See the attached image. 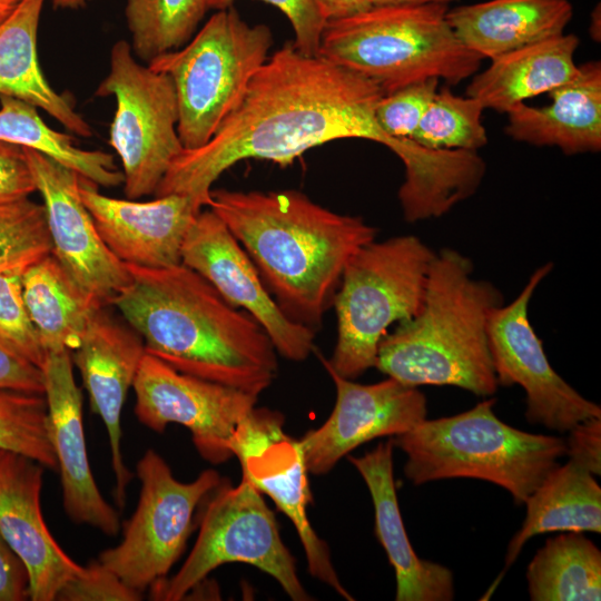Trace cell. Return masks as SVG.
Masks as SVG:
<instances>
[{
  "instance_id": "obj_1",
  "label": "cell",
  "mask_w": 601,
  "mask_h": 601,
  "mask_svg": "<svg viewBox=\"0 0 601 601\" xmlns=\"http://www.w3.org/2000/svg\"><path fill=\"white\" fill-rule=\"evenodd\" d=\"M381 88L321 56H306L287 42L250 80L239 105L197 149H184L156 188L155 197L183 194L208 206L213 184L244 159L287 166L325 142L359 138L386 146L415 170L428 149L388 136L377 124Z\"/></svg>"
},
{
  "instance_id": "obj_2",
  "label": "cell",
  "mask_w": 601,
  "mask_h": 601,
  "mask_svg": "<svg viewBox=\"0 0 601 601\" xmlns=\"http://www.w3.org/2000/svg\"><path fill=\"white\" fill-rule=\"evenodd\" d=\"M131 280L114 304L147 353L175 370L259 395L274 381L276 349L263 327L184 264L128 265Z\"/></svg>"
},
{
  "instance_id": "obj_3",
  "label": "cell",
  "mask_w": 601,
  "mask_h": 601,
  "mask_svg": "<svg viewBox=\"0 0 601 601\" xmlns=\"http://www.w3.org/2000/svg\"><path fill=\"white\" fill-rule=\"evenodd\" d=\"M256 266L282 311L313 329L333 305L344 267L377 229L297 190H210L208 206Z\"/></svg>"
},
{
  "instance_id": "obj_4",
  "label": "cell",
  "mask_w": 601,
  "mask_h": 601,
  "mask_svg": "<svg viewBox=\"0 0 601 601\" xmlns=\"http://www.w3.org/2000/svg\"><path fill=\"white\" fill-rule=\"evenodd\" d=\"M472 273V262L457 250L435 254L423 305L383 337L378 371L414 387L451 385L479 396L496 392L486 324L490 312L503 305V296Z\"/></svg>"
},
{
  "instance_id": "obj_5",
  "label": "cell",
  "mask_w": 601,
  "mask_h": 601,
  "mask_svg": "<svg viewBox=\"0 0 601 601\" xmlns=\"http://www.w3.org/2000/svg\"><path fill=\"white\" fill-rule=\"evenodd\" d=\"M494 404L495 398H490L456 415L425 418L392 437L406 455L405 476L415 485L456 477L483 480L524 504L566 454L565 440L515 428L495 415Z\"/></svg>"
},
{
  "instance_id": "obj_6",
  "label": "cell",
  "mask_w": 601,
  "mask_h": 601,
  "mask_svg": "<svg viewBox=\"0 0 601 601\" xmlns=\"http://www.w3.org/2000/svg\"><path fill=\"white\" fill-rule=\"evenodd\" d=\"M447 4L372 7L327 20L318 56L377 85L384 95L431 78L457 85L482 58L451 28Z\"/></svg>"
},
{
  "instance_id": "obj_7",
  "label": "cell",
  "mask_w": 601,
  "mask_h": 601,
  "mask_svg": "<svg viewBox=\"0 0 601 601\" xmlns=\"http://www.w3.org/2000/svg\"><path fill=\"white\" fill-rule=\"evenodd\" d=\"M434 256L413 235L374 239L352 255L333 299L337 338L325 358L337 374L354 380L375 367L388 327L420 312Z\"/></svg>"
},
{
  "instance_id": "obj_8",
  "label": "cell",
  "mask_w": 601,
  "mask_h": 601,
  "mask_svg": "<svg viewBox=\"0 0 601 601\" xmlns=\"http://www.w3.org/2000/svg\"><path fill=\"white\" fill-rule=\"evenodd\" d=\"M272 45L266 24L250 26L230 6L217 10L183 47L147 63L173 81L184 149L210 140L242 101Z\"/></svg>"
},
{
  "instance_id": "obj_9",
  "label": "cell",
  "mask_w": 601,
  "mask_h": 601,
  "mask_svg": "<svg viewBox=\"0 0 601 601\" xmlns=\"http://www.w3.org/2000/svg\"><path fill=\"white\" fill-rule=\"evenodd\" d=\"M204 501L194 548L171 579L150 587L152 599L183 600L219 565L243 562L274 578L292 600H311L274 512L246 477L236 486L223 479Z\"/></svg>"
},
{
  "instance_id": "obj_10",
  "label": "cell",
  "mask_w": 601,
  "mask_h": 601,
  "mask_svg": "<svg viewBox=\"0 0 601 601\" xmlns=\"http://www.w3.org/2000/svg\"><path fill=\"white\" fill-rule=\"evenodd\" d=\"M96 96L116 99L109 144L121 160L126 197L154 195L184 150L177 132L178 106L171 79L140 63L131 46L118 40L111 47L109 71Z\"/></svg>"
},
{
  "instance_id": "obj_11",
  "label": "cell",
  "mask_w": 601,
  "mask_h": 601,
  "mask_svg": "<svg viewBox=\"0 0 601 601\" xmlns=\"http://www.w3.org/2000/svg\"><path fill=\"white\" fill-rule=\"evenodd\" d=\"M136 473L141 484L137 508L124 524L120 543L98 560L142 593L166 579L184 552L196 509L223 477L208 469L191 482H180L151 449L137 462Z\"/></svg>"
},
{
  "instance_id": "obj_12",
  "label": "cell",
  "mask_w": 601,
  "mask_h": 601,
  "mask_svg": "<svg viewBox=\"0 0 601 601\" xmlns=\"http://www.w3.org/2000/svg\"><path fill=\"white\" fill-rule=\"evenodd\" d=\"M229 449L240 463L243 477L270 497L295 526L308 572L344 599L353 601L339 581L327 543L308 520L309 472L300 441L284 431L283 414L254 407L238 424Z\"/></svg>"
},
{
  "instance_id": "obj_13",
  "label": "cell",
  "mask_w": 601,
  "mask_h": 601,
  "mask_svg": "<svg viewBox=\"0 0 601 601\" xmlns=\"http://www.w3.org/2000/svg\"><path fill=\"white\" fill-rule=\"evenodd\" d=\"M552 267V263L539 267L512 303L490 312L486 334L497 384L523 388L528 422L568 432L587 418L601 416V408L553 370L529 321L530 299Z\"/></svg>"
},
{
  "instance_id": "obj_14",
  "label": "cell",
  "mask_w": 601,
  "mask_h": 601,
  "mask_svg": "<svg viewBox=\"0 0 601 601\" xmlns=\"http://www.w3.org/2000/svg\"><path fill=\"white\" fill-rule=\"evenodd\" d=\"M132 388L135 414L141 424L158 433L170 423L185 426L200 456L213 464L233 456L230 440L258 397L179 372L147 352Z\"/></svg>"
},
{
  "instance_id": "obj_15",
  "label": "cell",
  "mask_w": 601,
  "mask_h": 601,
  "mask_svg": "<svg viewBox=\"0 0 601 601\" xmlns=\"http://www.w3.org/2000/svg\"><path fill=\"white\" fill-rule=\"evenodd\" d=\"M181 264L204 277L231 306L247 312L285 358L300 362L314 352L315 329L282 311L250 257L210 208L201 209L189 226Z\"/></svg>"
},
{
  "instance_id": "obj_16",
  "label": "cell",
  "mask_w": 601,
  "mask_h": 601,
  "mask_svg": "<svg viewBox=\"0 0 601 601\" xmlns=\"http://www.w3.org/2000/svg\"><path fill=\"white\" fill-rule=\"evenodd\" d=\"M314 351L335 385L336 400L327 420L299 440L309 473L326 474L359 445L403 434L426 418V397L417 387L392 377L374 384L353 382Z\"/></svg>"
},
{
  "instance_id": "obj_17",
  "label": "cell",
  "mask_w": 601,
  "mask_h": 601,
  "mask_svg": "<svg viewBox=\"0 0 601 601\" xmlns=\"http://www.w3.org/2000/svg\"><path fill=\"white\" fill-rule=\"evenodd\" d=\"M24 150L43 200L51 253L85 292L104 306L110 304L131 275L100 237L79 194L80 175L41 152Z\"/></svg>"
},
{
  "instance_id": "obj_18",
  "label": "cell",
  "mask_w": 601,
  "mask_h": 601,
  "mask_svg": "<svg viewBox=\"0 0 601 601\" xmlns=\"http://www.w3.org/2000/svg\"><path fill=\"white\" fill-rule=\"evenodd\" d=\"M43 469L29 456L0 449V533L27 566L32 601L56 600L83 568L59 545L43 519Z\"/></svg>"
},
{
  "instance_id": "obj_19",
  "label": "cell",
  "mask_w": 601,
  "mask_h": 601,
  "mask_svg": "<svg viewBox=\"0 0 601 601\" xmlns=\"http://www.w3.org/2000/svg\"><path fill=\"white\" fill-rule=\"evenodd\" d=\"M80 197L100 237L121 262L160 268L181 264L185 235L203 207L190 196L170 194L149 201L102 195L80 176Z\"/></svg>"
},
{
  "instance_id": "obj_20",
  "label": "cell",
  "mask_w": 601,
  "mask_h": 601,
  "mask_svg": "<svg viewBox=\"0 0 601 601\" xmlns=\"http://www.w3.org/2000/svg\"><path fill=\"white\" fill-rule=\"evenodd\" d=\"M41 370L65 512L77 524L116 536L119 514L100 493L89 465L82 396L73 377L70 351L48 353Z\"/></svg>"
},
{
  "instance_id": "obj_21",
  "label": "cell",
  "mask_w": 601,
  "mask_h": 601,
  "mask_svg": "<svg viewBox=\"0 0 601 601\" xmlns=\"http://www.w3.org/2000/svg\"><path fill=\"white\" fill-rule=\"evenodd\" d=\"M72 352L71 359L80 372L90 407L101 417L108 433L116 477L115 500L122 509L132 473L125 465L121 452V412L146 353L145 344L129 324L111 317L101 306L89 317Z\"/></svg>"
},
{
  "instance_id": "obj_22",
  "label": "cell",
  "mask_w": 601,
  "mask_h": 601,
  "mask_svg": "<svg viewBox=\"0 0 601 601\" xmlns=\"http://www.w3.org/2000/svg\"><path fill=\"white\" fill-rule=\"evenodd\" d=\"M393 449V439L390 437L363 456L347 457L371 493L375 535L395 571V600L451 601L454 599L452 571L440 563L421 559L408 540L396 495Z\"/></svg>"
},
{
  "instance_id": "obj_23",
  "label": "cell",
  "mask_w": 601,
  "mask_h": 601,
  "mask_svg": "<svg viewBox=\"0 0 601 601\" xmlns=\"http://www.w3.org/2000/svg\"><path fill=\"white\" fill-rule=\"evenodd\" d=\"M551 104L531 107L524 102L508 114L505 132L518 141L556 146L566 155L601 149V65L578 66L575 77L549 92Z\"/></svg>"
},
{
  "instance_id": "obj_24",
  "label": "cell",
  "mask_w": 601,
  "mask_h": 601,
  "mask_svg": "<svg viewBox=\"0 0 601 601\" xmlns=\"http://www.w3.org/2000/svg\"><path fill=\"white\" fill-rule=\"evenodd\" d=\"M572 16L568 0H489L446 13L459 40L482 59L560 36Z\"/></svg>"
},
{
  "instance_id": "obj_25",
  "label": "cell",
  "mask_w": 601,
  "mask_h": 601,
  "mask_svg": "<svg viewBox=\"0 0 601 601\" xmlns=\"http://www.w3.org/2000/svg\"><path fill=\"white\" fill-rule=\"evenodd\" d=\"M579 43L575 35L562 33L491 59L489 68L472 79L466 96L484 108L508 112L525 99L549 93L575 77Z\"/></svg>"
},
{
  "instance_id": "obj_26",
  "label": "cell",
  "mask_w": 601,
  "mask_h": 601,
  "mask_svg": "<svg viewBox=\"0 0 601 601\" xmlns=\"http://www.w3.org/2000/svg\"><path fill=\"white\" fill-rule=\"evenodd\" d=\"M46 0H21L0 23V96H9L42 109L66 129L92 135L89 124L70 100L46 79L37 52L38 29Z\"/></svg>"
},
{
  "instance_id": "obj_27",
  "label": "cell",
  "mask_w": 601,
  "mask_h": 601,
  "mask_svg": "<svg viewBox=\"0 0 601 601\" xmlns=\"http://www.w3.org/2000/svg\"><path fill=\"white\" fill-rule=\"evenodd\" d=\"M524 504L525 518L508 545L505 569L532 536L601 532V487L591 472L572 460L553 469Z\"/></svg>"
},
{
  "instance_id": "obj_28",
  "label": "cell",
  "mask_w": 601,
  "mask_h": 601,
  "mask_svg": "<svg viewBox=\"0 0 601 601\" xmlns=\"http://www.w3.org/2000/svg\"><path fill=\"white\" fill-rule=\"evenodd\" d=\"M22 294L47 354L76 349L89 317L104 306L72 279L52 253L26 267Z\"/></svg>"
},
{
  "instance_id": "obj_29",
  "label": "cell",
  "mask_w": 601,
  "mask_h": 601,
  "mask_svg": "<svg viewBox=\"0 0 601 601\" xmlns=\"http://www.w3.org/2000/svg\"><path fill=\"white\" fill-rule=\"evenodd\" d=\"M532 601H599L601 552L582 532L549 538L526 569Z\"/></svg>"
},
{
  "instance_id": "obj_30",
  "label": "cell",
  "mask_w": 601,
  "mask_h": 601,
  "mask_svg": "<svg viewBox=\"0 0 601 601\" xmlns=\"http://www.w3.org/2000/svg\"><path fill=\"white\" fill-rule=\"evenodd\" d=\"M0 140L41 152L97 185L124 184L109 152L75 146L71 136L50 128L37 107L20 99L0 96Z\"/></svg>"
},
{
  "instance_id": "obj_31",
  "label": "cell",
  "mask_w": 601,
  "mask_h": 601,
  "mask_svg": "<svg viewBox=\"0 0 601 601\" xmlns=\"http://www.w3.org/2000/svg\"><path fill=\"white\" fill-rule=\"evenodd\" d=\"M209 0H126L125 18L136 58L149 63L196 33Z\"/></svg>"
},
{
  "instance_id": "obj_32",
  "label": "cell",
  "mask_w": 601,
  "mask_h": 601,
  "mask_svg": "<svg viewBox=\"0 0 601 601\" xmlns=\"http://www.w3.org/2000/svg\"><path fill=\"white\" fill-rule=\"evenodd\" d=\"M484 109L477 99L456 96L443 87L422 117L413 140L430 149L476 151L487 142L482 124Z\"/></svg>"
},
{
  "instance_id": "obj_33",
  "label": "cell",
  "mask_w": 601,
  "mask_h": 601,
  "mask_svg": "<svg viewBox=\"0 0 601 601\" xmlns=\"http://www.w3.org/2000/svg\"><path fill=\"white\" fill-rule=\"evenodd\" d=\"M0 449L21 453L47 469L58 470L45 394L0 390Z\"/></svg>"
},
{
  "instance_id": "obj_34",
  "label": "cell",
  "mask_w": 601,
  "mask_h": 601,
  "mask_svg": "<svg viewBox=\"0 0 601 601\" xmlns=\"http://www.w3.org/2000/svg\"><path fill=\"white\" fill-rule=\"evenodd\" d=\"M51 252L42 204L29 197L0 203V273L27 267Z\"/></svg>"
},
{
  "instance_id": "obj_35",
  "label": "cell",
  "mask_w": 601,
  "mask_h": 601,
  "mask_svg": "<svg viewBox=\"0 0 601 601\" xmlns=\"http://www.w3.org/2000/svg\"><path fill=\"white\" fill-rule=\"evenodd\" d=\"M24 269L19 267L0 273V346L42 368L47 353L24 304Z\"/></svg>"
},
{
  "instance_id": "obj_36",
  "label": "cell",
  "mask_w": 601,
  "mask_h": 601,
  "mask_svg": "<svg viewBox=\"0 0 601 601\" xmlns=\"http://www.w3.org/2000/svg\"><path fill=\"white\" fill-rule=\"evenodd\" d=\"M437 78L416 82L383 95L375 108L381 128L396 139H412L418 124L437 92Z\"/></svg>"
},
{
  "instance_id": "obj_37",
  "label": "cell",
  "mask_w": 601,
  "mask_h": 601,
  "mask_svg": "<svg viewBox=\"0 0 601 601\" xmlns=\"http://www.w3.org/2000/svg\"><path fill=\"white\" fill-rule=\"evenodd\" d=\"M142 593L127 585L99 560L90 562L68 581L56 600L62 601H137Z\"/></svg>"
},
{
  "instance_id": "obj_38",
  "label": "cell",
  "mask_w": 601,
  "mask_h": 601,
  "mask_svg": "<svg viewBox=\"0 0 601 601\" xmlns=\"http://www.w3.org/2000/svg\"><path fill=\"white\" fill-rule=\"evenodd\" d=\"M236 0H209V9L220 10ZM278 8L289 20L295 48L306 56H318L321 38L327 22L316 0H260Z\"/></svg>"
},
{
  "instance_id": "obj_39",
  "label": "cell",
  "mask_w": 601,
  "mask_h": 601,
  "mask_svg": "<svg viewBox=\"0 0 601 601\" xmlns=\"http://www.w3.org/2000/svg\"><path fill=\"white\" fill-rule=\"evenodd\" d=\"M37 191L23 147L0 140V203L28 198Z\"/></svg>"
},
{
  "instance_id": "obj_40",
  "label": "cell",
  "mask_w": 601,
  "mask_h": 601,
  "mask_svg": "<svg viewBox=\"0 0 601 601\" xmlns=\"http://www.w3.org/2000/svg\"><path fill=\"white\" fill-rule=\"evenodd\" d=\"M565 440L570 460L593 475L601 472V416L587 418L574 425Z\"/></svg>"
},
{
  "instance_id": "obj_41",
  "label": "cell",
  "mask_w": 601,
  "mask_h": 601,
  "mask_svg": "<svg viewBox=\"0 0 601 601\" xmlns=\"http://www.w3.org/2000/svg\"><path fill=\"white\" fill-rule=\"evenodd\" d=\"M0 390L45 394L42 370L0 346Z\"/></svg>"
},
{
  "instance_id": "obj_42",
  "label": "cell",
  "mask_w": 601,
  "mask_h": 601,
  "mask_svg": "<svg viewBox=\"0 0 601 601\" xmlns=\"http://www.w3.org/2000/svg\"><path fill=\"white\" fill-rule=\"evenodd\" d=\"M28 598L27 566L0 533V601H23Z\"/></svg>"
},
{
  "instance_id": "obj_43",
  "label": "cell",
  "mask_w": 601,
  "mask_h": 601,
  "mask_svg": "<svg viewBox=\"0 0 601 601\" xmlns=\"http://www.w3.org/2000/svg\"><path fill=\"white\" fill-rule=\"evenodd\" d=\"M327 20L341 19L372 8L368 0H316Z\"/></svg>"
},
{
  "instance_id": "obj_44",
  "label": "cell",
  "mask_w": 601,
  "mask_h": 601,
  "mask_svg": "<svg viewBox=\"0 0 601 601\" xmlns=\"http://www.w3.org/2000/svg\"><path fill=\"white\" fill-rule=\"evenodd\" d=\"M372 7L385 6H418L428 3L450 4L457 0H368Z\"/></svg>"
},
{
  "instance_id": "obj_45",
  "label": "cell",
  "mask_w": 601,
  "mask_h": 601,
  "mask_svg": "<svg viewBox=\"0 0 601 601\" xmlns=\"http://www.w3.org/2000/svg\"><path fill=\"white\" fill-rule=\"evenodd\" d=\"M589 33L594 41L600 42L601 39V11L600 3H598L591 12V23L589 27Z\"/></svg>"
},
{
  "instance_id": "obj_46",
  "label": "cell",
  "mask_w": 601,
  "mask_h": 601,
  "mask_svg": "<svg viewBox=\"0 0 601 601\" xmlns=\"http://www.w3.org/2000/svg\"><path fill=\"white\" fill-rule=\"evenodd\" d=\"M21 0H0V23L17 8Z\"/></svg>"
},
{
  "instance_id": "obj_47",
  "label": "cell",
  "mask_w": 601,
  "mask_h": 601,
  "mask_svg": "<svg viewBox=\"0 0 601 601\" xmlns=\"http://www.w3.org/2000/svg\"><path fill=\"white\" fill-rule=\"evenodd\" d=\"M53 7L62 9H77L83 7L89 0H50Z\"/></svg>"
}]
</instances>
